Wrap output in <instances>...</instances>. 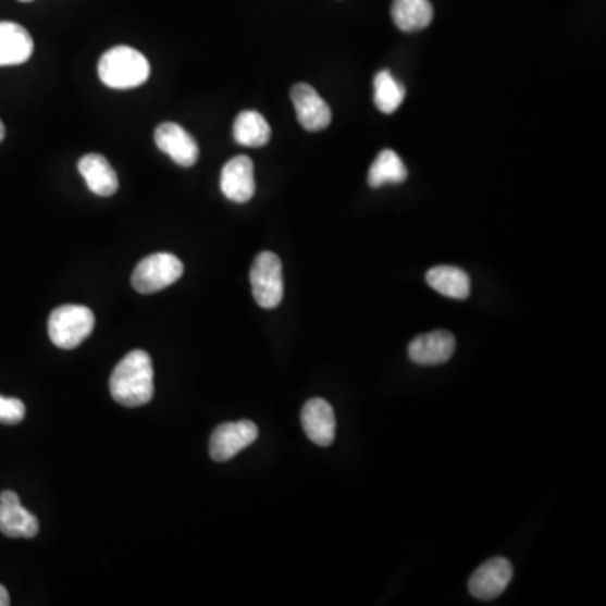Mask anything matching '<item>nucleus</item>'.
<instances>
[{"instance_id": "1", "label": "nucleus", "mask_w": 606, "mask_h": 606, "mask_svg": "<svg viewBox=\"0 0 606 606\" xmlns=\"http://www.w3.org/2000/svg\"><path fill=\"white\" fill-rule=\"evenodd\" d=\"M112 398L127 408L147 405L153 398V366L146 350H132L113 369Z\"/></svg>"}, {"instance_id": "2", "label": "nucleus", "mask_w": 606, "mask_h": 606, "mask_svg": "<svg viewBox=\"0 0 606 606\" xmlns=\"http://www.w3.org/2000/svg\"><path fill=\"white\" fill-rule=\"evenodd\" d=\"M98 76L113 90H132L149 79L150 64L137 49L115 46L100 58Z\"/></svg>"}, {"instance_id": "3", "label": "nucleus", "mask_w": 606, "mask_h": 606, "mask_svg": "<svg viewBox=\"0 0 606 606\" xmlns=\"http://www.w3.org/2000/svg\"><path fill=\"white\" fill-rule=\"evenodd\" d=\"M95 329V313L88 307L63 306L49 316V338L60 349H76L90 337Z\"/></svg>"}, {"instance_id": "4", "label": "nucleus", "mask_w": 606, "mask_h": 606, "mask_svg": "<svg viewBox=\"0 0 606 606\" xmlns=\"http://www.w3.org/2000/svg\"><path fill=\"white\" fill-rule=\"evenodd\" d=\"M184 264L171 253H156L144 258L135 267L132 287L138 294L149 295L174 285L183 276Z\"/></svg>"}, {"instance_id": "5", "label": "nucleus", "mask_w": 606, "mask_h": 606, "mask_svg": "<svg viewBox=\"0 0 606 606\" xmlns=\"http://www.w3.org/2000/svg\"><path fill=\"white\" fill-rule=\"evenodd\" d=\"M249 282L253 288V297L261 309H276L282 304L283 267L282 260L272 251H263L255 258L249 272Z\"/></svg>"}, {"instance_id": "6", "label": "nucleus", "mask_w": 606, "mask_h": 606, "mask_svg": "<svg viewBox=\"0 0 606 606\" xmlns=\"http://www.w3.org/2000/svg\"><path fill=\"white\" fill-rule=\"evenodd\" d=\"M258 426L253 421L223 423L212 432L209 454L214 461H227L257 442Z\"/></svg>"}, {"instance_id": "7", "label": "nucleus", "mask_w": 606, "mask_h": 606, "mask_svg": "<svg viewBox=\"0 0 606 606\" xmlns=\"http://www.w3.org/2000/svg\"><path fill=\"white\" fill-rule=\"evenodd\" d=\"M156 146L162 152L168 153L175 164L181 168H193L199 159V146L196 138L181 127L177 123H160L156 128Z\"/></svg>"}, {"instance_id": "8", "label": "nucleus", "mask_w": 606, "mask_h": 606, "mask_svg": "<svg viewBox=\"0 0 606 606\" xmlns=\"http://www.w3.org/2000/svg\"><path fill=\"white\" fill-rule=\"evenodd\" d=\"M292 101H294L297 120L301 127L309 132L325 131L331 125V107L325 103L309 83H297L292 88Z\"/></svg>"}, {"instance_id": "9", "label": "nucleus", "mask_w": 606, "mask_h": 606, "mask_svg": "<svg viewBox=\"0 0 606 606\" xmlns=\"http://www.w3.org/2000/svg\"><path fill=\"white\" fill-rule=\"evenodd\" d=\"M514 577V568L506 558H492L480 566L469 581V590L473 598L495 599L506 592Z\"/></svg>"}, {"instance_id": "10", "label": "nucleus", "mask_w": 606, "mask_h": 606, "mask_svg": "<svg viewBox=\"0 0 606 606\" xmlns=\"http://www.w3.org/2000/svg\"><path fill=\"white\" fill-rule=\"evenodd\" d=\"M221 190L230 201L236 205H245L253 198L255 189V168L253 160L246 156H238L226 162L221 171Z\"/></svg>"}, {"instance_id": "11", "label": "nucleus", "mask_w": 606, "mask_h": 606, "mask_svg": "<svg viewBox=\"0 0 606 606\" xmlns=\"http://www.w3.org/2000/svg\"><path fill=\"white\" fill-rule=\"evenodd\" d=\"M300 420L310 442L319 447H331L335 438V415L325 399H309L301 408Z\"/></svg>"}, {"instance_id": "12", "label": "nucleus", "mask_w": 606, "mask_h": 606, "mask_svg": "<svg viewBox=\"0 0 606 606\" xmlns=\"http://www.w3.org/2000/svg\"><path fill=\"white\" fill-rule=\"evenodd\" d=\"M455 337L448 331H433L418 335L408 346L409 359L420 366L447 362L455 353Z\"/></svg>"}, {"instance_id": "13", "label": "nucleus", "mask_w": 606, "mask_h": 606, "mask_svg": "<svg viewBox=\"0 0 606 606\" xmlns=\"http://www.w3.org/2000/svg\"><path fill=\"white\" fill-rule=\"evenodd\" d=\"M79 174L91 193L110 198L119 190V175L100 153H86L78 162Z\"/></svg>"}, {"instance_id": "14", "label": "nucleus", "mask_w": 606, "mask_h": 606, "mask_svg": "<svg viewBox=\"0 0 606 606\" xmlns=\"http://www.w3.org/2000/svg\"><path fill=\"white\" fill-rule=\"evenodd\" d=\"M34 41L21 24L0 23V66L23 64L33 57Z\"/></svg>"}, {"instance_id": "15", "label": "nucleus", "mask_w": 606, "mask_h": 606, "mask_svg": "<svg viewBox=\"0 0 606 606\" xmlns=\"http://www.w3.org/2000/svg\"><path fill=\"white\" fill-rule=\"evenodd\" d=\"M391 15L403 33H417L432 24L433 5L430 0H395Z\"/></svg>"}, {"instance_id": "16", "label": "nucleus", "mask_w": 606, "mask_h": 606, "mask_svg": "<svg viewBox=\"0 0 606 606\" xmlns=\"http://www.w3.org/2000/svg\"><path fill=\"white\" fill-rule=\"evenodd\" d=\"M426 282L433 290L454 300H466L470 295V279L463 270L450 264L435 267L426 273Z\"/></svg>"}, {"instance_id": "17", "label": "nucleus", "mask_w": 606, "mask_h": 606, "mask_svg": "<svg viewBox=\"0 0 606 606\" xmlns=\"http://www.w3.org/2000/svg\"><path fill=\"white\" fill-rule=\"evenodd\" d=\"M233 137L239 146L257 149V147L269 144L270 138H272V128L260 112L245 110L236 116L235 125H233Z\"/></svg>"}, {"instance_id": "18", "label": "nucleus", "mask_w": 606, "mask_h": 606, "mask_svg": "<svg viewBox=\"0 0 606 606\" xmlns=\"http://www.w3.org/2000/svg\"><path fill=\"white\" fill-rule=\"evenodd\" d=\"M0 532L8 537H30L38 536L39 522L34 514L24 509L21 504L5 506L0 504Z\"/></svg>"}, {"instance_id": "19", "label": "nucleus", "mask_w": 606, "mask_h": 606, "mask_svg": "<svg viewBox=\"0 0 606 606\" xmlns=\"http://www.w3.org/2000/svg\"><path fill=\"white\" fill-rule=\"evenodd\" d=\"M406 177H408V169H406L401 157L393 150L386 149L381 150L380 156L372 162L371 169H369L368 183L369 186L378 189L384 184L405 183Z\"/></svg>"}, {"instance_id": "20", "label": "nucleus", "mask_w": 606, "mask_h": 606, "mask_svg": "<svg viewBox=\"0 0 606 606\" xmlns=\"http://www.w3.org/2000/svg\"><path fill=\"white\" fill-rule=\"evenodd\" d=\"M405 86L391 75L389 71L383 70L374 78V103L383 113L396 112L405 100Z\"/></svg>"}, {"instance_id": "21", "label": "nucleus", "mask_w": 606, "mask_h": 606, "mask_svg": "<svg viewBox=\"0 0 606 606\" xmlns=\"http://www.w3.org/2000/svg\"><path fill=\"white\" fill-rule=\"evenodd\" d=\"M26 418V405L17 398L0 396V423L17 424Z\"/></svg>"}, {"instance_id": "22", "label": "nucleus", "mask_w": 606, "mask_h": 606, "mask_svg": "<svg viewBox=\"0 0 606 606\" xmlns=\"http://www.w3.org/2000/svg\"><path fill=\"white\" fill-rule=\"evenodd\" d=\"M0 504H5V506H15V504H21L20 495L12 491H4L0 494Z\"/></svg>"}, {"instance_id": "23", "label": "nucleus", "mask_w": 606, "mask_h": 606, "mask_svg": "<svg viewBox=\"0 0 606 606\" xmlns=\"http://www.w3.org/2000/svg\"><path fill=\"white\" fill-rule=\"evenodd\" d=\"M11 605V596H9L8 590H5L2 584H0V606Z\"/></svg>"}, {"instance_id": "24", "label": "nucleus", "mask_w": 606, "mask_h": 606, "mask_svg": "<svg viewBox=\"0 0 606 606\" xmlns=\"http://www.w3.org/2000/svg\"><path fill=\"white\" fill-rule=\"evenodd\" d=\"M5 137V127H4V123H2V120H0V141L4 140Z\"/></svg>"}, {"instance_id": "25", "label": "nucleus", "mask_w": 606, "mask_h": 606, "mask_svg": "<svg viewBox=\"0 0 606 606\" xmlns=\"http://www.w3.org/2000/svg\"><path fill=\"white\" fill-rule=\"evenodd\" d=\"M20 2H33V0H20Z\"/></svg>"}]
</instances>
